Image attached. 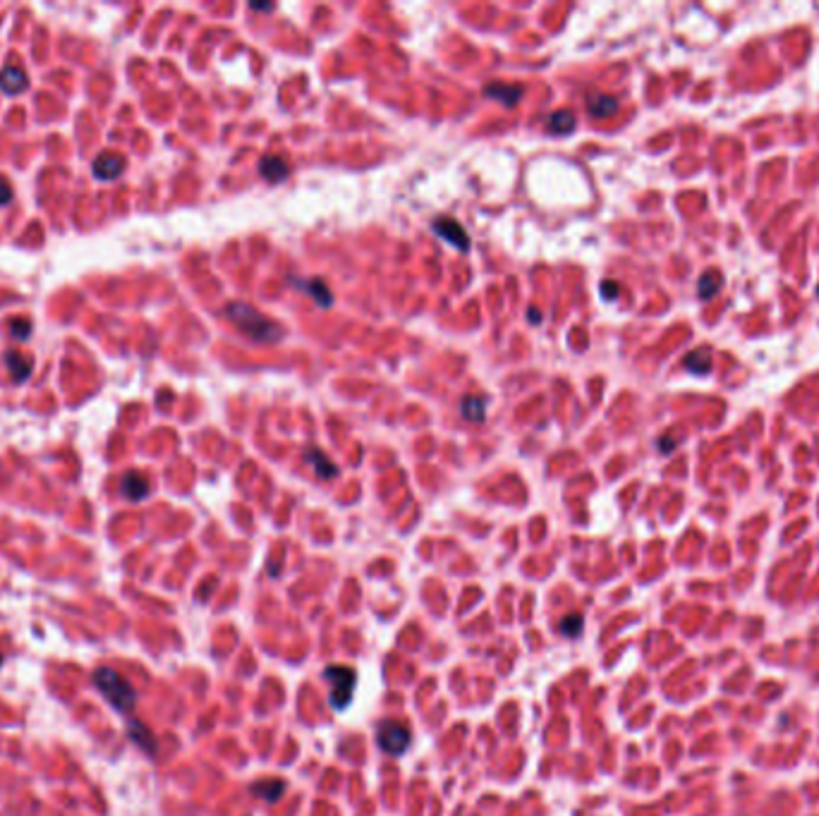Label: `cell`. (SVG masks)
Here are the masks:
<instances>
[{"instance_id":"cell-1","label":"cell","mask_w":819,"mask_h":816,"mask_svg":"<svg viewBox=\"0 0 819 816\" xmlns=\"http://www.w3.org/2000/svg\"><path fill=\"white\" fill-rule=\"evenodd\" d=\"M225 316H228L242 333H247L250 338L259 340V343H276L280 335H283V331L278 328V323H273L271 318H266L261 311H257L254 307L242 304V302H233V304L225 307Z\"/></svg>"},{"instance_id":"cell-2","label":"cell","mask_w":819,"mask_h":816,"mask_svg":"<svg viewBox=\"0 0 819 816\" xmlns=\"http://www.w3.org/2000/svg\"><path fill=\"white\" fill-rule=\"evenodd\" d=\"M94 685L115 711L129 713L134 709V704H137V692H134L132 685H129L117 670L96 668L94 670Z\"/></svg>"},{"instance_id":"cell-3","label":"cell","mask_w":819,"mask_h":816,"mask_svg":"<svg viewBox=\"0 0 819 816\" xmlns=\"http://www.w3.org/2000/svg\"><path fill=\"white\" fill-rule=\"evenodd\" d=\"M326 680L331 683V704L333 709L343 711L345 706L352 699V689H355V673L345 666H328L323 670Z\"/></svg>"},{"instance_id":"cell-4","label":"cell","mask_w":819,"mask_h":816,"mask_svg":"<svg viewBox=\"0 0 819 816\" xmlns=\"http://www.w3.org/2000/svg\"><path fill=\"white\" fill-rule=\"evenodd\" d=\"M379 747L391 756H400L410 744V731L400 721H384L376 731Z\"/></svg>"},{"instance_id":"cell-5","label":"cell","mask_w":819,"mask_h":816,"mask_svg":"<svg viewBox=\"0 0 819 816\" xmlns=\"http://www.w3.org/2000/svg\"><path fill=\"white\" fill-rule=\"evenodd\" d=\"M434 232L439 237H444L446 242H451L453 247H457L460 252H467V247H470V237H467V232L462 230V225L455 218H436Z\"/></svg>"},{"instance_id":"cell-6","label":"cell","mask_w":819,"mask_h":816,"mask_svg":"<svg viewBox=\"0 0 819 816\" xmlns=\"http://www.w3.org/2000/svg\"><path fill=\"white\" fill-rule=\"evenodd\" d=\"M482 94L487 96V99L492 101H498V104L513 108L520 104V99L525 96V89L517 84H501V82H494V84H487L482 89Z\"/></svg>"},{"instance_id":"cell-7","label":"cell","mask_w":819,"mask_h":816,"mask_svg":"<svg viewBox=\"0 0 819 816\" xmlns=\"http://www.w3.org/2000/svg\"><path fill=\"white\" fill-rule=\"evenodd\" d=\"M125 170V158L117 154H101L94 161V172L99 180H115Z\"/></svg>"},{"instance_id":"cell-8","label":"cell","mask_w":819,"mask_h":816,"mask_svg":"<svg viewBox=\"0 0 819 816\" xmlns=\"http://www.w3.org/2000/svg\"><path fill=\"white\" fill-rule=\"evenodd\" d=\"M259 172H261V177L268 182H283L285 177L290 175V165H288V161L280 158V156H263V158L259 161Z\"/></svg>"},{"instance_id":"cell-9","label":"cell","mask_w":819,"mask_h":816,"mask_svg":"<svg viewBox=\"0 0 819 816\" xmlns=\"http://www.w3.org/2000/svg\"><path fill=\"white\" fill-rule=\"evenodd\" d=\"M26 74L24 70L17 67V65H8V67H3V72H0V89L5 91V94H19V91L26 89Z\"/></svg>"},{"instance_id":"cell-10","label":"cell","mask_w":819,"mask_h":816,"mask_svg":"<svg viewBox=\"0 0 819 816\" xmlns=\"http://www.w3.org/2000/svg\"><path fill=\"white\" fill-rule=\"evenodd\" d=\"M120 491L129 500H142L149 496V482L137 472L125 474V479H122V484H120Z\"/></svg>"},{"instance_id":"cell-11","label":"cell","mask_w":819,"mask_h":816,"mask_svg":"<svg viewBox=\"0 0 819 816\" xmlns=\"http://www.w3.org/2000/svg\"><path fill=\"white\" fill-rule=\"evenodd\" d=\"M3 361H5V366H8L10 376H13L17 383H19V381H26V378H29V374H31V364H29V359H26L24 354L17 352V350H10V352H5Z\"/></svg>"},{"instance_id":"cell-12","label":"cell","mask_w":819,"mask_h":816,"mask_svg":"<svg viewBox=\"0 0 819 816\" xmlns=\"http://www.w3.org/2000/svg\"><path fill=\"white\" fill-rule=\"evenodd\" d=\"M283 792H285V781H276V778H266V781H259L252 785V795L263 799V802H276Z\"/></svg>"},{"instance_id":"cell-13","label":"cell","mask_w":819,"mask_h":816,"mask_svg":"<svg viewBox=\"0 0 819 816\" xmlns=\"http://www.w3.org/2000/svg\"><path fill=\"white\" fill-rule=\"evenodd\" d=\"M305 460L316 469V474H319L321 479L336 477V474H338V467L331 460H328L326 455H323L319 448H307V450H305Z\"/></svg>"},{"instance_id":"cell-14","label":"cell","mask_w":819,"mask_h":816,"mask_svg":"<svg viewBox=\"0 0 819 816\" xmlns=\"http://www.w3.org/2000/svg\"><path fill=\"white\" fill-rule=\"evenodd\" d=\"M127 733H129V740H132L137 747H142L147 754H154L156 752V742H154V735L149 733L147 726H142L139 721H129L127 723Z\"/></svg>"},{"instance_id":"cell-15","label":"cell","mask_w":819,"mask_h":816,"mask_svg":"<svg viewBox=\"0 0 819 816\" xmlns=\"http://www.w3.org/2000/svg\"><path fill=\"white\" fill-rule=\"evenodd\" d=\"M295 285H298L300 290H305V293H309L316 302H319L321 307H328V304L333 302L331 290H328L326 283H323V280H319V278H314V280H295Z\"/></svg>"},{"instance_id":"cell-16","label":"cell","mask_w":819,"mask_h":816,"mask_svg":"<svg viewBox=\"0 0 819 816\" xmlns=\"http://www.w3.org/2000/svg\"><path fill=\"white\" fill-rule=\"evenodd\" d=\"M587 111H590L592 117H608V115H613V113L618 111V101L613 99V96H606V94L592 96V99L587 101Z\"/></svg>"},{"instance_id":"cell-17","label":"cell","mask_w":819,"mask_h":816,"mask_svg":"<svg viewBox=\"0 0 819 816\" xmlns=\"http://www.w3.org/2000/svg\"><path fill=\"white\" fill-rule=\"evenodd\" d=\"M683 364H686V369L690 371V374H695V376L707 374V371L711 369V354H709V350H704V348L692 350V352H690V354L686 357V361H683Z\"/></svg>"},{"instance_id":"cell-18","label":"cell","mask_w":819,"mask_h":816,"mask_svg":"<svg viewBox=\"0 0 819 816\" xmlns=\"http://www.w3.org/2000/svg\"><path fill=\"white\" fill-rule=\"evenodd\" d=\"M575 125H578V122H575V115L570 111H556V113H551L546 120V129L553 134H570L575 129Z\"/></svg>"},{"instance_id":"cell-19","label":"cell","mask_w":819,"mask_h":816,"mask_svg":"<svg viewBox=\"0 0 819 816\" xmlns=\"http://www.w3.org/2000/svg\"><path fill=\"white\" fill-rule=\"evenodd\" d=\"M484 412H487V402H484V398L479 395H465L460 402V414L465 417L467 421H474V424H479V421L484 419Z\"/></svg>"},{"instance_id":"cell-20","label":"cell","mask_w":819,"mask_h":816,"mask_svg":"<svg viewBox=\"0 0 819 816\" xmlns=\"http://www.w3.org/2000/svg\"><path fill=\"white\" fill-rule=\"evenodd\" d=\"M719 288H721V275L716 271H707L697 280V295L702 300H711V297L719 293Z\"/></svg>"},{"instance_id":"cell-21","label":"cell","mask_w":819,"mask_h":816,"mask_svg":"<svg viewBox=\"0 0 819 816\" xmlns=\"http://www.w3.org/2000/svg\"><path fill=\"white\" fill-rule=\"evenodd\" d=\"M560 632L565 637H578L582 632V615L580 613H570L560 620Z\"/></svg>"},{"instance_id":"cell-22","label":"cell","mask_w":819,"mask_h":816,"mask_svg":"<svg viewBox=\"0 0 819 816\" xmlns=\"http://www.w3.org/2000/svg\"><path fill=\"white\" fill-rule=\"evenodd\" d=\"M13 335L17 340H26L31 335V326H29V318H15L13 321Z\"/></svg>"},{"instance_id":"cell-23","label":"cell","mask_w":819,"mask_h":816,"mask_svg":"<svg viewBox=\"0 0 819 816\" xmlns=\"http://www.w3.org/2000/svg\"><path fill=\"white\" fill-rule=\"evenodd\" d=\"M621 295V285L616 283V280H603L601 283V297L606 302H611V300H616V297Z\"/></svg>"},{"instance_id":"cell-24","label":"cell","mask_w":819,"mask_h":816,"mask_svg":"<svg viewBox=\"0 0 819 816\" xmlns=\"http://www.w3.org/2000/svg\"><path fill=\"white\" fill-rule=\"evenodd\" d=\"M10 199H13V187H10L8 180H3V177H0V206L10 204Z\"/></svg>"},{"instance_id":"cell-25","label":"cell","mask_w":819,"mask_h":816,"mask_svg":"<svg viewBox=\"0 0 819 816\" xmlns=\"http://www.w3.org/2000/svg\"><path fill=\"white\" fill-rule=\"evenodd\" d=\"M661 441H664V443H661V450H664V452H671L673 448H676V443H673V439H661Z\"/></svg>"},{"instance_id":"cell-26","label":"cell","mask_w":819,"mask_h":816,"mask_svg":"<svg viewBox=\"0 0 819 816\" xmlns=\"http://www.w3.org/2000/svg\"><path fill=\"white\" fill-rule=\"evenodd\" d=\"M252 10H261V13H271L273 10V5H259V3H252Z\"/></svg>"},{"instance_id":"cell-27","label":"cell","mask_w":819,"mask_h":816,"mask_svg":"<svg viewBox=\"0 0 819 816\" xmlns=\"http://www.w3.org/2000/svg\"><path fill=\"white\" fill-rule=\"evenodd\" d=\"M0 663H3V653H0Z\"/></svg>"}]
</instances>
